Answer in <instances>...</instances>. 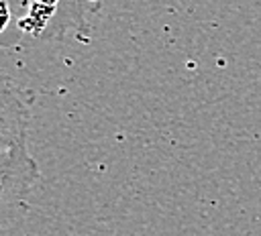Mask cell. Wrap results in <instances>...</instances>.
I'll return each mask as SVG.
<instances>
[{"label":"cell","mask_w":261,"mask_h":236,"mask_svg":"<svg viewBox=\"0 0 261 236\" xmlns=\"http://www.w3.org/2000/svg\"><path fill=\"white\" fill-rule=\"evenodd\" d=\"M31 112L18 90L4 79L0 96V173L4 205H18L39 179L37 161L27 146Z\"/></svg>","instance_id":"cell-1"},{"label":"cell","mask_w":261,"mask_h":236,"mask_svg":"<svg viewBox=\"0 0 261 236\" xmlns=\"http://www.w3.org/2000/svg\"><path fill=\"white\" fill-rule=\"evenodd\" d=\"M24 6L18 28L31 37H59L65 28L84 24V0H24Z\"/></svg>","instance_id":"cell-2"}]
</instances>
